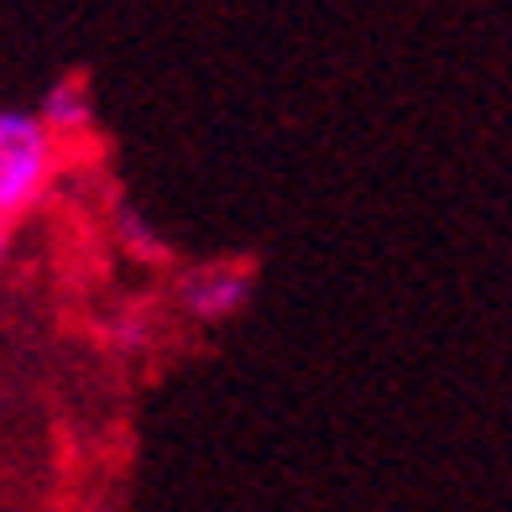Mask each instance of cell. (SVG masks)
Listing matches in <instances>:
<instances>
[{
    "instance_id": "3",
    "label": "cell",
    "mask_w": 512,
    "mask_h": 512,
    "mask_svg": "<svg viewBox=\"0 0 512 512\" xmlns=\"http://www.w3.org/2000/svg\"><path fill=\"white\" fill-rule=\"evenodd\" d=\"M42 121H48L53 131H89V121H95V110H89L84 89L79 84H58L48 95V110H42Z\"/></svg>"
},
{
    "instance_id": "1",
    "label": "cell",
    "mask_w": 512,
    "mask_h": 512,
    "mask_svg": "<svg viewBox=\"0 0 512 512\" xmlns=\"http://www.w3.org/2000/svg\"><path fill=\"white\" fill-rule=\"evenodd\" d=\"M53 126L32 121V115H6L0 121V209L16 215L37 199L53 168Z\"/></svg>"
},
{
    "instance_id": "2",
    "label": "cell",
    "mask_w": 512,
    "mask_h": 512,
    "mask_svg": "<svg viewBox=\"0 0 512 512\" xmlns=\"http://www.w3.org/2000/svg\"><path fill=\"white\" fill-rule=\"evenodd\" d=\"M246 293H251V277L241 267H215V272H199L189 283V309L199 319H225L246 304Z\"/></svg>"
}]
</instances>
